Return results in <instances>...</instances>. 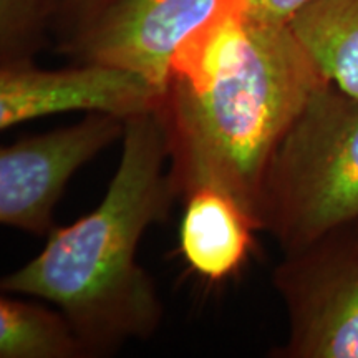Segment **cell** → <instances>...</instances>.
<instances>
[{
  "mask_svg": "<svg viewBox=\"0 0 358 358\" xmlns=\"http://www.w3.org/2000/svg\"><path fill=\"white\" fill-rule=\"evenodd\" d=\"M161 90L136 71L108 64L43 70L34 62L0 65V129L58 113H103L122 120L156 111Z\"/></svg>",
  "mask_w": 358,
  "mask_h": 358,
  "instance_id": "obj_7",
  "label": "cell"
},
{
  "mask_svg": "<svg viewBox=\"0 0 358 358\" xmlns=\"http://www.w3.org/2000/svg\"><path fill=\"white\" fill-rule=\"evenodd\" d=\"M272 284L289 338L275 358H358V217L284 252Z\"/></svg>",
  "mask_w": 358,
  "mask_h": 358,
  "instance_id": "obj_4",
  "label": "cell"
},
{
  "mask_svg": "<svg viewBox=\"0 0 358 358\" xmlns=\"http://www.w3.org/2000/svg\"><path fill=\"white\" fill-rule=\"evenodd\" d=\"M122 145L118 169L96 209L55 227L42 252L0 282L3 292L53 303L87 357L151 338L164 315L153 277L136 259L145 231L168 219L178 198L164 171L168 146L156 111L128 118Z\"/></svg>",
  "mask_w": 358,
  "mask_h": 358,
  "instance_id": "obj_2",
  "label": "cell"
},
{
  "mask_svg": "<svg viewBox=\"0 0 358 358\" xmlns=\"http://www.w3.org/2000/svg\"><path fill=\"white\" fill-rule=\"evenodd\" d=\"M289 27L322 77L358 101V0H312Z\"/></svg>",
  "mask_w": 358,
  "mask_h": 358,
  "instance_id": "obj_9",
  "label": "cell"
},
{
  "mask_svg": "<svg viewBox=\"0 0 358 358\" xmlns=\"http://www.w3.org/2000/svg\"><path fill=\"white\" fill-rule=\"evenodd\" d=\"M179 252L194 274L211 284L236 275L256 249L261 232L248 209L229 192L203 186L185 196Z\"/></svg>",
  "mask_w": 358,
  "mask_h": 358,
  "instance_id": "obj_8",
  "label": "cell"
},
{
  "mask_svg": "<svg viewBox=\"0 0 358 358\" xmlns=\"http://www.w3.org/2000/svg\"><path fill=\"white\" fill-rule=\"evenodd\" d=\"M322 77L289 25L227 8L181 45L156 115L174 192L213 186L248 209L259 231V199L272 155Z\"/></svg>",
  "mask_w": 358,
  "mask_h": 358,
  "instance_id": "obj_1",
  "label": "cell"
},
{
  "mask_svg": "<svg viewBox=\"0 0 358 358\" xmlns=\"http://www.w3.org/2000/svg\"><path fill=\"white\" fill-rule=\"evenodd\" d=\"M106 0H53V22L58 35L65 37Z\"/></svg>",
  "mask_w": 358,
  "mask_h": 358,
  "instance_id": "obj_13",
  "label": "cell"
},
{
  "mask_svg": "<svg viewBox=\"0 0 358 358\" xmlns=\"http://www.w3.org/2000/svg\"><path fill=\"white\" fill-rule=\"evenodd\" d=\"M113 115L88 113L78 123L27 136L0 151V222L34 236L55 229L53 209L70 178L124 133Z\"/></svg>",
  "mask_w": 358,
  "mask_h": 358,
  "instance_id": "obj_6",
  "label": "cell"
},
{
  "mask_svg": "<svg viewBox=\"0 0 358 358\" xmlns=\"http://www.w3.org/2000/svg\"><path fill=\"white\" fill-rule=\"evenodd\" d=\"M53 22V0H0V65L34 62Z\"/></svg>",
  "mask_w": 358,
  "mask_h": 358,
  "instance_id": "obj_11",
  "label": "cell"
},
{
  "mask_svg": "<svg viewBox=\"0 0 358 358\" xmlns=\"http://www.w3.org/2000/svg\"><path fill=\"white\" fill-rule=\"evenodd\" d=\"M259 226L284 252L358 217V101L317 90L272 155Z\"/></svg>",
  "mask_w": 358,
  "mask_h": 358,
  "instance_id": "obj_3",
  "label": "cell"
},
{
  "mask_svg": "<svg viewBox=\"0 0 358 358\" xmlns=\"http://www.w3.org/2000/svg\"><path fill=\"white\" fill-rule=\"evenodd\" d=\"M0 357L83 358V343L69 319L38 303L0 299Z\"/></svg>",
  "mask_w": 358,
  "mask_h": 358,
  "instance_id": "obj_10",
  "label": "cell"
},
{
  "mask_svg": "<svg viewBox=\"0 0 358 358\" xmlns=\"http://www.w3.org/2000/svg\"><path fill=\"white\" fill-rule=\"evenodd\" d=\"M245 0H106L58 42L75 64H108L141 73L163 93L187 38Z\"/></svg>",
  "mask_w": 358,
  "mask_h": 358,
  "instance_id": "obj_5",
  "label": "cell"
},
{
  "mask_svg": "<svg viewBox=\"0 0 358 358\" xmlns=\"http://www.w3.org/2000/svg\"><path fill=\"white\" fill-rule=\"evenodd\" d=\"M312 0H245L244 12L250 19L272 25H289V22Z\"/></svg>",
  "mask_w": 358,
  "mask_h": 358,
  "instance_id": "obj_12",
  "label": "cell"
}]
</instances>
